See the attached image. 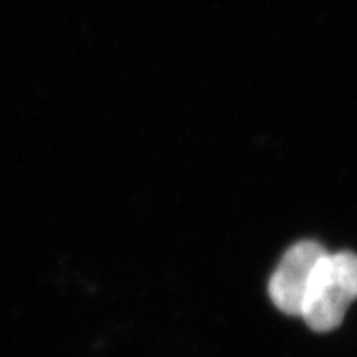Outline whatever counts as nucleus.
<instances>
[{
    "label": "nucleus",
    "mask_w": 357,
    "mask_h": 357,
    "mask_svg": "<svg viewBox=\"0 0 357 357\" xmlns=\"http://www.w3.org/2000/svg\"><path fill=\"white\" fill-rule=\"evenodd\" d=\"M357 299V256L351 252L325 253L311 274L301 317L317 332L341 325L349 305Z\"/></svg>",
    "instance_id": "nucleus-1"
},
{
    "label": "nucleus",
    "mask_w": 357,
    "mask_h": 357,
    "mask_svg": "<svg viewBox=\"0 0 357 357\" xmlns=\"http://www.w3.org/2000/svg\"><path fill=\"white\" fill-rule=\"evenodd\" d=\"M326 250L317 241L304 240L290 248L268 283L274 305L286 314L299 316L314 266Z\"/></svg>",
    "instance_id": "nucleus-2"
}]
</instances>
